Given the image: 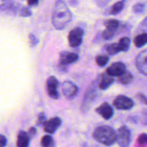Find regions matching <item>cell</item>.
Instances as JSON below:
<instances>
[{"mask_svg":"<svg viewBox=\"0 0 147 147\" xmlns=\"http://www.w3.org/2000/svg\"><path fill=\"white\" fill-rule=\"evenodd\" d=\"M72 20V13L66 3L58 0L55 3L52 15V21L55 28L57 30H63Z\"/></svg>","mask_w":147,"mask_h":147,"instance_id":"6da1fadb","label":"cell"},{"mask_svg":"<svg viewBox=\"0 0 147 147\" xmlns=\"http://www.w3.org/2000/svg\"><path fill=\"white\" fill-rule=\"evenodd\" d=\"M93 136L98 142L107 146H111L116 142V132L109 126L103 125L96 128Z\"/></svg>","mask_w":147,"mask_h":147,"instance_id":"7a4b0ae2","label":"cell"},{"mask_svg":"<svg viewBox=\"0 0 147 147\" xmlns=\"http://www.w3.org/2000/svg\"><path fill=\"white\" fill-rule=\"evenodd\" d=\"M99 78L100 76H98L96 80L93 81L91 86H90L86 91L80 107V110L83 113H87L88 112L97 98V85H98Z\"/></svg>","mask_w":147,"mask_h":147,"instance_id":"3957f363","label":"cell"},{"mask_svg":"<svg viewBox=\"0 0 147 147\" xmlns=\"http://www.w3.org/2000/svg\"><path fill=\"white\" fill-rule=\"evenodd\" d=\"M131 141V132L126 126L119 128L116 133V142L121 147H128Z\"/></svg>","mask_w":147,"mask_h":147,"instance_id":"277c9868","label":"cell"},{"mask_svg":"<svg viewBox=\"0 0 147 147\" xmlns=\"http://www.w3.org/2000/svg\"><path fill=\"white\" fill-rule=\"evenodd\" d=\"M84 36V31L80 27H76L69 32L68 42L70 47H77L82 44Z\"/></svg>","mask_w":147,"mask_h":147,"instance_id":"5b68a950","label":"cell"},{"mask_svg":"<svg viewBox=\"0 0 147 147\" xmlns=\"http://www.w3.org/2000/svg\"><path fill=\"white\" fill-rule=\"evenodd\" d=\"M58 86L59 82L57 80V78L55 76H50L47 79L46 81V88L48 96L51 98L58 99L60 97V94L58 92Z\"/></svg>","mask_w":147,"mask_h":147,"instance_id":"8992f818","label":"cell"},{"mask_svg":"<svg viewBox=\"0 0 147 147\" xmlns=\"http://www.w3.org/2000/svg\"><path fill=\"white\" fill-rule=\"evenodd\" d=\"M113 106L119 110H130L134 106V102L130 98L123 95H120L116 98L113 101Z\"/></svg>","mask_w":147,"mask_h":147,"instance_id":"52a82bcc","label":"cell"},{"mask_svg":"<svg viewBox=\"0 0 147 147\" xmlns=\"http://www.w3.org/2000/svg\"><path fill=\"white\" fill-rule=\"evenodd\" d=\"M79 56L76 53H70L67 51H63L60 53L59 57V67H67V65L77 62Z\"/></svg>","mask_w":147,"mask_h":147,"instance_id":"ba28073f","label":"cell"},{"mask_svg":"<svg viewBox=\"0 0 147 147\" xmlns=\"http://www.w3.org/2000/svg\"><path fill=\"white\" fill-rule=\"evenodd\" d=\"M62 91L65 97L67 99H72L78 94V88L73 82L65 80L62 83Z\"/></svg>","mask_w":147,"mask_h":147,"instance_id":"9c48e42d","label":"cell"},{"mask_svg":"<svg viewBox=\"0 0 147 147\" xmlns=\"http://www.w3.org/2000/svg\"><path fill=\"white\" fill-rule=\"evenodd\" d=\"M135 64L141 73L147 76V49L138 54L135 60Z\"/></svg>","mask_w":147,"mask_h":147,"instance_id":"30bf717a","label":"cell"},{"mask_svg":"<svg viewBox=\"0 0 147 147\" xmlns=\"http://www.w3.org/2000/svg\"><path fill=\"white\" fill-rule=\"evenodd\" d=\"M126 72V65L121 62H116L111 65L106 73L111 77H119Z\"/></svg>","mask_w":147,"mask_h":147,"instance_id":"8fae6325","label":"cell"},{"mask_svg":"<svg viewBox=\"0 0 147 147\" xmlns=\"http://www.w3.org/2000/svg\"><path fill=\"white\" fill-rule=\"evenodd\" d=\"M22 6L20 3L15 1H5L0 4V11L10 14H19Z\"/></svg>","mask_w":147,"mask_h":147,"instance_id":"7c38bea8","label":"cell"},{"mask_svg":"<svg viewBox=\"0 0 147 147\" xmlns=\"http://www.w3.org/2000/svg\"><path fill=\"white\" fill-rule=\"evenodd\" d=\"M96 112L102 116L104 119L109 120L111 119L114 113L113 107L108 103H104L96 109Z\"/></svg>","mask_w":147,"mask_h":147,"instance_id":"4fadbf2b","label":"cell"},{"mask_svg":"<svg viewBox=\"0 0 147 147\" xmlns=\"http://www.w3.org/2000/svg\"><path fill=\"white\" fill-rule=\"evenodd\" d=\"M62 123V120L60 117L52 118L47 121L44 124V131L46 133L54 134L55 131L60 127Z\"/></svg>","mask_w":147,"mask_h":147,"instance_id":"5bb4252c","label":"cell"},{"mask_svg":"<svg viewBox=\"0 0 147 147\" xmlns=\"http://www.w3.org/2000/svg\"><path fill=\"white\" fill-rule=\"evenodd\" d=\"M113 83H114L113 78L108 75L106 73H103L99 78L98 87L100 90H105L109 88Z\"/></svg>","mask_w":147,"mask_h":147,"instance_id":"9a60e30c","label":"cell"},{"mask_svg":"<svg viewBox=\"0 0 147 147\" xmlns=\"http://www.w3.org/2000/svg\"><path fill=\"white\" fill-rule=\"evenodd\" d=\"M30 136L28 134L24 131H20L17 135V147H29L30 145Z\"/></svg>","mask_w":147,"mask_h":147,"instance_id":"2e32d148","label":"cell"},{"mask_svg":"<svg viewBox=\"0 0 147 147\" xmlns=\"http://www.w3.org/2000/svg\"><path fill=\"white\" fill-rule=\"evenodd\" d=\"M147 44V33L144 32L138 34L134 38V45L136 47H142Z\"/></svg>","mask_w":147,"mask_h":147,"instance_id":"e0dca14e","label":"cell"},{"mask_svg":"<svg viewBox=\"0 0 147 147\" xmlns=\"http://www.w3.org/2000/svg\"><path fill=\"white\" fill-rule=\"evenodd\" d=\"M134 76L130 72L126 71L119 77V81L122 85H129L132 82Z\"/></svg>","mask_w":147,"mask_h":147,"instance_id":"ac0fdd59","label":"cell"},{"mask_svg":"<svg viewBox=\"0 0 147 147\" xmlns=\"http://www.w3.org/2000/svg\"><path fill=\"white\" fill-rule=\"evenodd\" d=\"M124 4L125 1H119L115 3L111 7L110 9V14L112 15H116V14H119L122 10L124 8Z\"/></svg>","mask_w":147,"mask_h":147,"instance_id":"d6986e66","label":"cell"},{"mask_svg":"<svg viewBox=\"0 0 147 147\" xmlns=\"http://www.w3.org/2000/svg\"><path fill=\"white\" fill-rule=\"evenodd\" d=\"M105 49H106L108 54H109L110 55H116L121 52L120 47H119L118 42L111 43V44L106 45Z\"/></svg>","mask_w":147,"mask_h":147,"instance_id":"ffe728a7","label":"cell"},{"mask_svg":"<svg viewBox=\"0 0 147 147\" xmlns=\"http://www.w3.org/2000/svg\"><path fill=\"white\" fill-rule=\"evenodd\" d=\"M104 25L106 30L116 32L119 27V21L116 20H108L105 21Z\"/></svg>","mask_w":147,"mask_h":147,"instance_id":"44dd1931","label":"cell"},{"mask_svg":"<svg viewBox=\"0 0 147 147\" xmlns=\"http://www.w3.org/2000/svg\"><path fill=\"white\" fill-rule=\"evenodd\" d=\"M118 44H119V47H120L121 51L127 52L129 50V47H130L131 40L129 37H123L120 39Z\"/></svg>","mask_w":147,"mask_h":147,"instance_id":"7402d4cb","label":"cell"},{"mask_svg":"<svg viewBox=\"0 0 147 147\" xmlns=\"http://www.w3.org/2000/svg\"><path fill=\"white\" fill-rule=\"evenodd\" d=\"M42 147H55L54 139L50 135L44 136L41 139Z\"/></svg>","mask_w":147,"mask_h":147,"instance_id":"603a6c76","label":"cell"},{"mask_svg":"<svg viewBox=\"0 0 147 147\" xmlns=\"http://www.w3.org/2000/svg\"><path fill=\"white\" fill-rule=\"evenodd\" d=\"M109 61V57L106 55H98L96 57V62L97 65L100 67L106 65Z\"/></svg>","mask_w":147,"mask_h":147,"instance_id":"cb8c5ba5","label":"cell"},{"mask_svg":"<svg viewBox=\"0 0 147 147\" xmlns=\"http://www.w3.org/2000/svg\"><path fill=\"white\" fill-rule=\"evenodd\" d=\"M145 8H146V5L145 4L142 2H139L135 4L133 6V8H132V10L134 13H136V14H141V13L143 12L144 11Z\"/></svg>","mask_w":147,"mask_h":147,"instance_id":"d4e9b609","label":"cell"},{"mask_svg":"<svg viewBox=\"0 0 147 147\" xmlns=\"http://www.w3.org/2000/svg\"><path fill=\"white\" fill-rule=\"evenodd\" d=\"M116 32H113V31H111V30H105L104 31L102 32L101 34V37L102 38L106 40H110L111 39H113L114 37L115 34H116Z\"/></svg>","mask_w":147,"mask_h":147,"instance_id":"484cf974","label":"cell"},{"mask_svg":"<svg viewBox=\"0 0 147 147\" xmlns=\"http://www.w3.org/2000/svg\"><path fill=\"white\" fill-rule=\"evenodd\" d=\"M19 15L24 17H30L32 15V11L29 7H22V8L20 10V12H19Z\"/></svg>","mask_w":147,"mask_h":147,"instance_id":"4316f807","label":"cell"},{"mask_svg":"<svg viewBox=\"0 0 147 147\" xmlns=\"http://www.w3.org/2000/svg\"><path fill=\"white\" fill-rule=\"evenodd\" d=\"M138 144L140 146H145L147 144V134H142L137 139Z\"/></svg>","mask_w":147,"mask_h":147,"instance_id":"83f0119b","label":"cell"},{"mask_svg":"<svg viewBox=\"0 0 147 147\" xmlns=\"http://www.w3.org/2000/svg\"><path fill=\"white\" fill-rule=\"evenodd\" d=\"M47 121V119H46V116L44 113H39L38 116H37V124L38 126H44L45 123Z\"/></svg>","mask_w":147,"mask_h":147,"instance_id":"f1b7e54d","label":"cell"},{"mask_svg":"<svg viewBox=\"0 0 147 147\" xmlns=\"http://www.w3.org/2000/svg\"><path fill=\"white\" fill-rule=\"evenodd\" d=\"M29 40H30V42L32 47H35L39 43V40L37 39V37L34 34H32V33L29 35Z\"/></svg>","mask_w":147,"mask_h":147,"instance_id":"f546056e","label":"cell"},{"mask_svg":"<svg viewBox=\"0 0 147 147\" xmlns=\"http://www.w3.org/2000/svg\"><path fill=\"white\" fill-rule=\"evenodd\" d=\"M136 96H137V98L139 99L142 103H143L145 105H147V97L145 95L142 94V93H138V94L136 95Z\"/></svg>","mask_w":147,"mask_h":147,"instance_id":"4dcf8cb0","label":"cell"},{"mask_svg":"<svg viewBox=\"0 0 147 147\" xmlns=\"http://www.w3.org/2000/svg\"><path fill=\"white\" fill-rule=\"evenodd\" d=\"M7 139L4 135L0 134V147H5L7 146Z\"/></svg>","mask_w":147,"mask_h":147,"instance_id":"1f68e13d","label":"cell"},{"mask_svg":"<svg viewBox=\"0 0 147 147\" xmlns=\"http://www.w3.org/2000/svg\"><path fill=\"white\" fill-rule=\"evenodd\" d=\"M140 29L141 30H143V31H147V16L146 18L142 21L140 25Z\"/></svg>","mask_w":147,"mask_h":147,"instance_id":"d6a6232c","label":"cell"},{"mask_svg":"<svg viewBox=\"0 0 147 147\" xmlns=\"http://www.w3.org/2000/svg\"><path fill=\"white\" fill-rule=\"evenodd\" d=\"M36 133H37V129H36V128L34 127H32L30 128V129H29V131H28V135L29 136H34V135L36 134Z\"/></svg>","mask_w":147,"mask_h":147,"instance_id":"836d02e7","label":"cell"},{"mask_svg":"<svg viewBox=\"0 0 147 147\" xmlns=\"http://www.w3.org/2000/svg\"><path fill=\"white\" fill-rule=\"evenodd\" d=\"M39 4V1L37 0H31L27 1V4L29 6H37Z\"/></svg>","mask_w":147,"mask_h":147,"instance_id":"e575fe53","label":"cell"}]
</instances>
